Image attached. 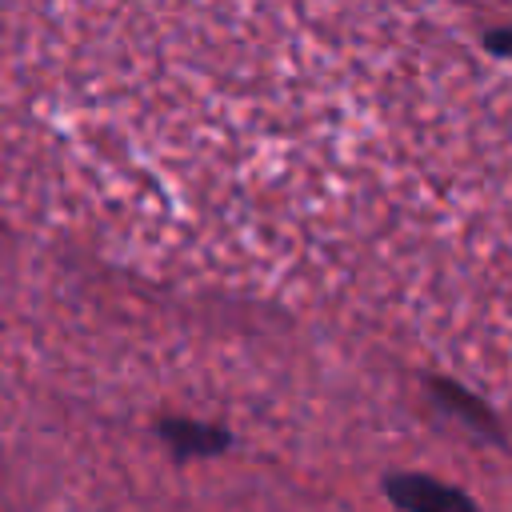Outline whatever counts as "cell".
<instances>
[{
    "instance_id": "obj_2",
    "label": "cell",
    "mask_w": 512,
    "mask_h": 512,
    "mask_svg": "<svg viewBox=\"0 0 512 512\" xmlns=\"http://www.w3.org/2000/svg\"><path fill=\"white\" fill-rule=\"evenodd\" d=\"M160 436L180 456H208V452H224L228 448V432L216 428V424H200V420H168L160 428Z\"/></svg>"
},
{
    "instance_id": "obj_1",
    "label": "cell",
    "mask_w": 512,
    "mask_h": 512,
    "mask_svg": "<svg viewBox=\"0 0 512 512\" xmlns=\"http://www.w3.org/2000/svg\"><path fill=\"white\" fill-rule=\"evenodd\" d=\"M388 492L400 508L408 512H476L472 500L432 476H420V472H400L388 480Z\"/></svg>"
}]
</instances>
